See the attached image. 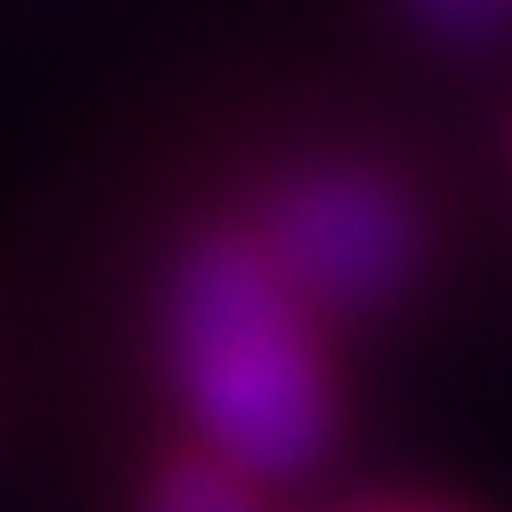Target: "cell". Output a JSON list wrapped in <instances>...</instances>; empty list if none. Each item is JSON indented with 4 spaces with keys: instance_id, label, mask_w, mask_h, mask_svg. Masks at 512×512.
Instances as JSON below:
<instances>
[{
    "instance_id": "obj_1",
    "label": "cell",
    "mask_w": 512,
    "mask_h": 512,
    "mask_svg": "<svg viewBox=\"0 0 512 512\" xmlns=\"http://www.w3.org/2000/svg\"><path fill=\"white\" fill-rule=\"evenodd\" d=\"M154 333L186 442L282 493L327 468L346 429L340 327L295 295L244 212L173 250Z\"/></svg>"
},
{
    "instance_id": "obj_2",
    "label": "cell",
    "mask_w": 512,
    "mask_h": 512,
    "mask_svg": "<svg viewBox=\"0 0 512 512\" xmlns=\"http://www.w3.org/2000/svg\"><path fill=\"white\" fill-rule=\"evenodd\" d=\"M244 224L295 282V295L333 327L397 308L429 263L416 192L359 154H327L276 173Z\"/></svg>"
},
{
    "instance_id": "obj_3",
    "label": "cell",
    "mask_w": 512,
    "mask_h": 512,
    "mask_svg": "<svg viewBox=\"0 0 512 512\" xmlns=\"http://www.w3.org/2000/svg\"><path fill=\"white\" fill-rule=\"evenodd\" d=\"M128 512H288V506H282V487L244 474L237 461L212 455V448L173 436L141 468Z\"/></svg>"
},
{
    "instance_id": "obj_4",
    "label": "cell",
    "mask_w": 512,
    "mask_h": 512,
    "mask_svg": "<svg viewBox=\"0 0 512 512\" xmlns=\"http://www.w3.org/2000/svg\"><path fill=\"white\" fill-rule=\"evenodd\" d=\"M416 13H423L429 26H442L448 39H474L487 20H500L506 13V0H410Z\"/></svg>"
},
{
    "instance_id": "obj_5",
    "label": "cell",
    "mask_w": 512,
    "mask_h": 512,
    "mask_svg": "<svg viewBox=\"0 0 512 512\" xmlns=\"http://www.w3.org/2000/svg\"><path fill=\"white\" fill-rule=\"evenodd\" d=\"M372 512H442V506H372Z\"/></svg>"
},
{
    "instance_id": "obj_6",
    "label": "cell",
    "mask_w": 512,
    "mask_h": 512,
    "mask_svg": "<svg viewBox=\"0 0 512 512\" xmlns=\"http://www.w3.org/2000/svg\"><path fill=\"white\" fill-rule=\"evenodd\" d=\"M506 7H512V0H506Z\"/></svg>"
}]
</instances>
